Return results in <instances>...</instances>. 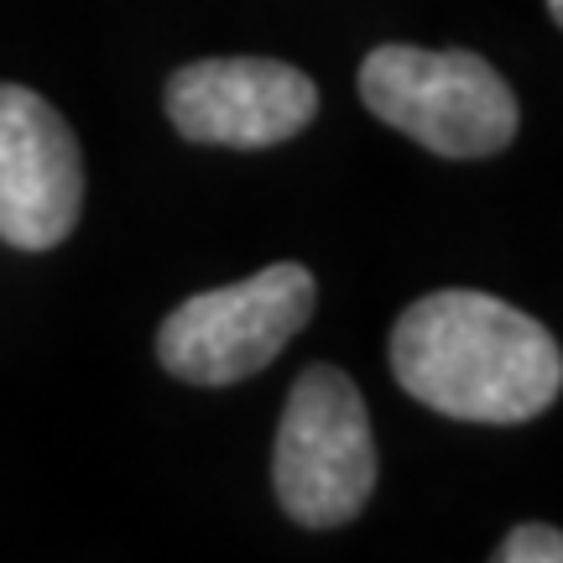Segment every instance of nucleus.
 <instances>
[{
	"mask_svg": "<svg viewBox=\"0 0 563 563\" xmlns=\"http://www.w3.org/2000/svg\"><path fill=\"white\" fill-rule=\"evenodd\" d=\"M376 475L382 460L361 386L334 365H308L277 428L272 481L282 511L298 527H344L365 511Z\"/></svg>",
	"mask_w": 563,
	"mask_h": 563,
	"instance_id": "7ed1b4c3",
	"label": "nucleus"
},
{
	"mask_svg": "<svg viewBox=\"0 0 563 563\" xmlns=\"http://www.w3.org/2000/svg\"><path fill=\"white\" fill-rule=\"evenodd\" d=\"M167 121L203 146H277L319 115V84L277 58H203L167 79Z\"/></svg>",
	"mask_w": 563,
	"mask_h": 563,
	"instance_id": "423d86ee",
	"label": "nucleus"
},
{
	"mask_svg": "<svg viewBox=\"0 0 563 563\" xmlns=\"http://www.w3.org/2000/svg\"><path fill=\"white\" fill-rule=\"evenodd\" d=\"M319 282L298 262H277L230 287L178 302L157 329V361L188 386H230L277 361L287 340L313 319Z\"/></svg>",
	"mask_w": 563,
	"mask_h": 563,
	"instance_id": "20e7f679",
	"label": "nucleus"
},
{
	"mask_svg": "<svg viewBox=\"0 0 563 563\" xmlns=\"http://www.w3.org/2000/svg\"><path fill=\"white\" fill-rule=\"evenodd\" d=\"M365 110L439 157H490L517 136V100L481 53L386 42L361 63Z\"/></svg>",
	"mask_w": 563,
	"mask_h": 563,
	"instance_id": "f03ea898",
	"label": "nucleus"
},
{
	"mask_svg": "<svg viewBox=\"0 0 563 563\" xmlns=\"http://www.w3.org/2000/svg\"><path fill=\"white\" fill-rule=\"evenodd\" d=\"M548 16H553V21H563V0H548Z\"/></svg>",
	"mask_w": 563,
	"mask_h": 563,
	"instance_id": "6e6552de",
	"label": "nucleus"
},
{
	"mask_svg": "<svg viewBox=\"0 0 563 563\" xmlns=\"http://www.w3.org/2000/svg\"><path fill=\"white\" fill-rule=\"evenodd\" d=\"M563 559V532L543 522L511 527L506 543L496 548V563H559Z\"/></svg>",
	"mask_w": 563,
	"mask_h": 563,
	"instance_id": "0eeeda50",
	"label": "nucleus"
},
{
	"mask_svg": "<svg viewBox=\"0 0 563 563\" xmlns=\"http://www.w3.org/2000/svg\"><path fill=\"white\" fill-rule=\"evenodd\" d=\"M391 371L407 397L460 422H527L559 402V340L522 308L443 287L407 308L391 329Z\"/></svg>",
	"mask_w": 563,
	"mask_h": 563,
	"instance_id": "f257e3e1",
	"label": "nucleus"
},
{
	"mask_svg": "<svg viewBox=\"0 0 563 563\" xmlns=\"http://www.w3.org/2000/svg\"><path fill=\"white\" fill-rule=\"evenodd\" d=\"M84 209V157L53 104L26 84H0V241L53 251Z\"/></svg>",
	"mask_w": 563,
	"mask_h": 563,
	"instance_id": "39448f33",
	"label": "nucleus"
}]
</instances>
